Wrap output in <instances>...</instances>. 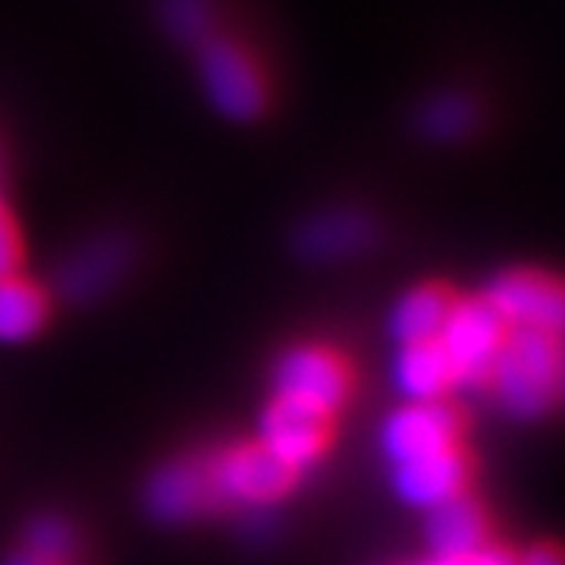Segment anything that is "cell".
<instances>
[{"label": "cell", "mask_w": 565, "mask_h": 565, "mask_svg": "<svg viewBox=\"0 0 565 565\" xmlns=\"http://www.w3.org/2000/svg\"><path fill=\"white\" fill-rule=\"evenodd\" d=\"M452 296L440 282H422L403 292L390 315H386V330L399 345L412 343H434L440 327H444L446 315L452 308Z\"/></svg>", "instance_id": "15"}, {"label": "cell", "mask_w": 565, "mask_h": 565, "mask_svg": "<svg viewBox=\"0 0 565 565\" xmlns=\"http://www.w3.org/2000/svg\"><path fill=\"white\" fill-rule=\"evenodd\" d=\"M487 515L468 493H459L446 503L424 512V541L434 559H456L487 546Z\"/></svg>", "instance_id": "13"}, {"label": "cell", "mask_w": 565, "mask_h": 565, "mask_svg": "<svg viewBox=\"0 0 565 565\" xmlns=\"http://www.w3.org/2000/svg\"><path fill=\"white\" fill-rule=\"evenodd\" d=\"M462 415L449 403H405L381 424V449L386 462L405 465L459 446Z\"/></svg>", "instance_id": "6"}, {"label": "cell", "mask_w": 565, "mask_h": 565, "mask_svg": "<svg viewBox=\"0 0 565 565\" xmlns=\"http://www.w3.org/2000/svg\"><path fill=\"white\" fill-rule=\"evenodd\" d=\"M468 475H471L468 456L459 446H452V449L424 456V459H415V462L396 465L393 468V493L405 505L427 512V509L465 493Z\"/></svg>", "instance_id": "11"}, {"label": "cell", "mask_w": 565, "mask_h": 565, "mask_svg": "<svg viewBox=\"0 0 565 565\" xmlns=\"http://www.w3.org/2000/svg\"><path fill=\"white\" fill-rule=\"evenodd\" d=\"M51 315V302L32 280L17 274L0 277V345L29 343L39 337Z\"/></svg>", "instance_id": "16"}, {"label": "cell", "mask_w": 565, "mask_h": 565, "mask_svg": "<svg viewBox=\"0 0 565 565\" xmlns=\"http://www.w3.org/2000/svg\"><path fill=\"white\" fill-rule=\"evenodd\" d=\"M371 239H374V223L362 211L343 207V211H323L308 217L296 233V248L305 262L330 264L362 255Z\"/></svg>", "instance_id": "12"}, {"label": "cell", "mask_w": 565, "mask_h": 565, "mask_svg": "<svg viewBox=\"0 0 565 565\" xmlns=\"http://www.w3.org/2000/svg\"><path fill=\"white\" fill-rule=\"evenodd\" d=\"M352 393L345 362L323 345H292L274 367V396L302 403L321 415H337Z\"/></svg>", "instance_id": "4"}, {"label": "cell", "mask_w": 565, "mask_h": 565, "mask_svg": "<svg viewBox=\"0 0 565 565\" xmlns=\"http://www.w3.org/2000/svg\"><path fill=\"white\" fill-rule=\"evenodd\" d=\"M390 381L405 403H440L452 390V371L437 340L412 343L399 345L390 367Z\"/></svg>", "instance_id": "14"}, {"label": "cell", "mask_w": 565, "mask_h": 565, "mask_svg": "<svg viewBox=\"0 0 565 565\" xmlns=\"http://www.w3.org/2000/svg\"><path fill=\"white\" fill-rule=\"evenodd\" d=\"M22 245H20V230L10 217L7 204L0 199V277L7 274H17V264H20Z\"/></svg>", "instance_id": "20"}, {"label": "cell", "mask_w": 565, "mask_h": 565, "mask_svg": "<svg viewBox=\"0 0 565 565\" xmlns=\"http://www.w3.org/2000/svg\"><path fill=\"white\" fill-rule=\"evenodd\" d=\"M204 468L217 509L221 505L267 509L292 490L299 475L277 456H270L262 444L226 446L214 456H204Z\"/></svg>", "instance_id": "2"}, {"label": "cell", "mask_w": 565, "mask_h": 565, "mask_svg": "<svg viewBox=\"0 0 565 565\" xmlns=\"http://www.w3.org/2000/svg\"><path fill=\"white\" fill-rule=\"evenodd\" d=\"M422 565H515V556H509L505 550L497 546H484L478 553H468V556H456V559H427Z\"/></svg>", "instance_id": "21"}, {"label": "cell", "mask_w": 565, "mask_h": 565, "mask_svg": "<svg viewBox=\"0 0 565 565\" xmlns=\"http://www.w3.org/2000/svg\"><path fill=\"white\" fill-rule=\"evenodd\" d=\"M3 565H54V563H44V559H35V556H29V553L22 550V553H13V556H10V559H7V563H3Z\"/></svg>", "instance_id": "23"}, {"label": "cell", "mask_w": 565, "mask_h": 565, "mask_svg": "<svg viewBox=\"0 0 565 565\" xmlns=\"http://www.w3.org/2000/svg\"><path fill=\"white\" fill-rule=\"evenodd\" d=\"M167 29L182 41H202L211 25V13L204 0H167L163 3Z\"/></svg>", "instance_id": "19"}, {"label": "cell", "mask_w": 565, "mask_h": 565, "mask_svg": "<svg viewBox=\"0 0 565 565\" xmlns=\"http://www.w3.org/2000/svg\"><path fill=\"white\" fill-rule=\"evenodd\" d=\"M422 132L437 141H456L468 136L478 122L475 104L462 95H437L422 107Z\"/></svg>", "instance_id": "17"}, {"label": "cell", "mask_w": 565, "mask_h": 565, "mask_svg": "<svg viewBox=\"0 0 565 565\" xmlns=\"http://www.w3.org/2000/svg\"><path fill=\"white\" fill-rule=\"evenodd\" d=\"M132 245L120 236H102L79 245L57 270V286L70 302H95L126 277Z\"/></svg>", "instance_id": "10"}, {"label": "cell", "mask_w": 565, "mask_h": 565, "mask_svg": "<svg viewBox=\"0 0 565 565\" xmlns=\"http://www.w3.org/2000/svg\"><path fill=\"white\" fill-rule=\"evenodd\" d=\"M515 565H563V556L556 546H534L522 559H515Z\"/></svg>", "instance_id": "22"}, {"label": "cell", "mask_w": 565, "mask_h": 565, "mask_svg": "<svg viewBox=\"0 0 565 565\" xmlns=\"http://www.w3.org/2000/svg\"><path fill=\"white\" fill-rule=\"evenodd\" d=\"M505 323L484 299H462L452 302L444 327L437 333V345L444 349L452 386L462 390H481L487 386L490 364L503 345Z\"/></svg>", "instance_id": "3"}, {"label": "cell", "mask_w": 565, "mask_h": 565, "mask_svg": "<svg viewBox=\"0 0 565 565\" xmlns=\"http://www.w3.org/2000/svg\"><path fill=\"white\" fill-rule=\"evenodd\" d=\"M25 553L35 559H44V563L66 565L76 553V531L66 519L39 515L25 531Z\"/></svg>", "instance_id": "18"}, {"label": "cell", "mask_w": 565, "mask_h": 565, "mask_svg": "<svg viewBox=\"0 0 565 565\" xmlns=\"http://www.w3.org/2000/svg\"><path fill=\"white\" fill-rule=\"evenodd\" d=\"M481 299L497 311L505 330H515V327L546 330V333L563 330V289L541 270H527V267L503 270L487 282Z\"/></svg>", "instance_id": "7"}, {"label": "cell", "mask_w": 565, "mask_h": 565, "mask_svg": "<svg viewBox=\"0 0 565 565\" xmlns=\"http://www.w3.org/2000/svg\"><path fill=\"white\" fill-rule=\"evenodd\" d=\"M487 386L515 422H541L563 396V343L546 330H505Z\"/></svg>", "instance_id": "1"}, {"label": "cell", "mask_w": 565, "mask_h": 565, "mask_svg": "<svg viewBox=\"0 0 565 565\" xmlns=\"http://www.w3.org/2000/svg\"><path fill=\"white\" fill-rule=\"evenodd\" d=\"M202 82L207 98L230 120H255L267 104V85L258 63L233 41H204Z\"/></svg>", "instance_id": "5"}, {"label": "cell", "mask_w": 565, "mask_h": 565, "mask_svg": "<svg viewBox=\"0 0 565 565\" xmlns=\"http://www.w3.org/2000/svg\"><path fill=\"white\" fill-rule=\"evenodd\" d=\"M258 444L292 471H302L318 462L330 444V415L274 396L258 422Z\"/></svg>", "instance_id": "8"}, {"label": "cell", "mask_w": 565, "mask_h": 565, "mask_svg": "<svg viewBox=\"0 0 565 565\" xmlns=\"http://www.w3.org/2000/svg\"><path fill=\"white\" fill-rule=\"evenodd\" d=\"M145 509L161 525H189L207 512H214L217 505L207 484L204 456L161 465L145 481Z\"/></svg>", "instance_id": "9"}]
</instances>
